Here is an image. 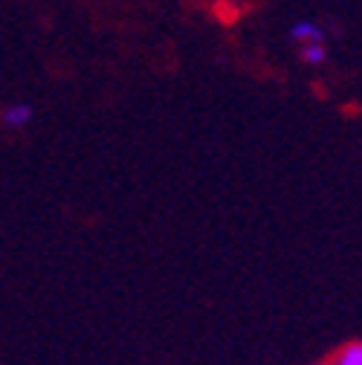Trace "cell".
I'll return each mask as SVG.
<instances>
[{
    "mask_svg": "<svg viewBox=\"0 0 362 365\" xmlns=\"http://www.w3.org/2000/svg\"><path fill=\"white\" fill-rule=\"evenodd\" d=\"M328 365H362V342H348V345H342V348L333 354V359H331Z\"/></svg>",
    "mask_w": 362,
    "mask_h": 365,
    "instance_id": "cell-3",
    "label": "cell"
},
{
    "mask_svg": "<svg viewBox=\"0 0 362 365\" xmlns=\"http://www.w3.org/2000/svg\"><path fill=\"white\" fill-rule=\"evenodd\" d=\"M319 365H328V362H319Z\"/></svg>",
    "mask_w": 362,
    "mask_h": 365,
    "instance_id": "cell-5",
    "label": "cell"
},
{
    "mask_svg": "<svg viewBox=\"0 0 362 365\" xmlns=\"http://www.w3.org/2000/svg\"><path fill=\"white\" fill-rule=\"evenodd\" d=\"M301 50V61L310 64V67H319L328 61V47L325 43H307V47H299Z\"/></svg>",
    "mask_w": 362,
    "mask_h": 365,
    "instance_id": "cell-4",
    "label": "cell"
},
{
    "mask_svg": "<svg viewBox=\"0 0 362 365\" xmlns=\"http://www.w3.org/2000/svg\"><path fill=\"white\" fill-rule=\"evenodd\" d=\"M0 122H4L6 128H26L32 122V105H26V102L9 105L4 113H0Z\"/></svg>",
    "mask_w": 362,
    "mask_h": 365,
    "instance_id": "cell-2",
    "label": "cell"
},
{
    "mask_svg": "<svg viewBox=\"0 0 362 365\" xmlns=\"http://www.w3.org/2000/svg\"><path fill=\"white\" fill-rule=\"evenodd\" d=\"M290 38L299 43V47H307V43H325V29L313 21H296L290 26Z\"/></svg>",
    "mask_w": 362,
    "mask_h": 365,
    "instance_id": "cell-1",
    "label": "cell"
}]
</instances>
